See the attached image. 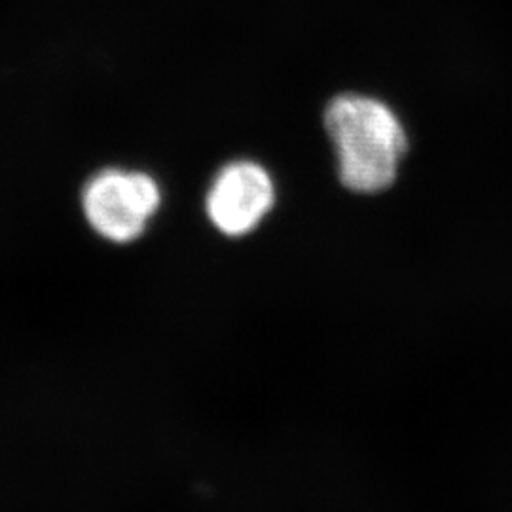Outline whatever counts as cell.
Listing matches in <instances>:
<instances>
[{
    "label": "cell",
    "mask_w": 512,
    "mask_h": 512,
    "mask_svg": "<svg viewBox=\"0 0 512 512\" xmlns=\"http://www.w3.org/2000/svg\"><path fill=\"white\" fill-rule=\"evenodd\" d=\"M325 128L346 188L372 194L397 179L408 141L397 114L385 103L357 93L338 95L325 112Z\"/></svg>",
    "instance_id": "1"
},
{
    "label": "cell",
    "mask_w": 512,
    "mask_h": 512,
    "mask_svg": "<svg viewBox=\"0 0 512 512\" xmlns=\"http://www.w3.org/2000/svg\"><path fill=\"white\" fill-rule=\"evenodd\" d=\"M78 200L97 236L124 245L147 232L162 207V186L143 169L103 165L82 183Z\"/></svg>",
    "instance_id": "2"
},
{
    "label": "cell",
    "mask_w": 512,
    "mask_h": 512,
    "mask_svg": "<svg viewBox=\"0 0 512 512\" xmlns=\"http://www.w3.org/2000/svg\"><path fill=\"white\" fill-rule=\"evenodd\" d=\"M274 202L270 173L262 165L241 160L217 173L205 196V213L220 234L241 238L256 230Z\"/></svg>",
    "instance_id": "3"
}]
</instances>
